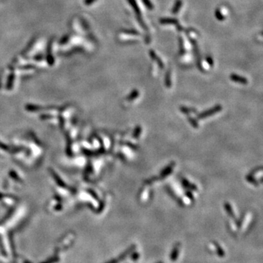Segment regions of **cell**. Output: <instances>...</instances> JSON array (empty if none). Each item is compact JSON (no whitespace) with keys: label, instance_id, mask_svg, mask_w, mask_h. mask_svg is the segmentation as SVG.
<instances>
[{"label":"cell","instance_id":"cell-1","mask_svg":"<svg viewBox=\"0 0 263 263\" xmlns=\"http://www.w3.org/2000/svg\"><path fill=\"white\" fill-rule=\"evenodd\" d=\"M230 78L232 81H235L236 83H241V84H246L248 83V81L246 78H243L242 76H239L236 74H232L230 76Z\"/></svg>","mask_w":263,"mask_h":263},{"label":"cell","instance_id":"cell-2","mask_svg":"<svg viewBox=\"0 0 263 263\" xmlns=\"http://www.w3.org/2000/svg\"><path fill=\"white\" fill-rule=\"evenodd\" d=\"M150 56H151V57L153 59V60H155V61H157L158 64L159 65L160 67L162 68L163 67H164V64H163V63H162V60L160 59L159 56H157V55H156V53H155V52L153 51V50H150Z\"/></svg>","mask_w":263,"mask_h":263},{"label":"cell","instance_id":"cell-3","mask_svg":"<svg viewBox=\"0 0 263 263\" xmlns=\"http://www.w3.org/2000/svg\"><path fill=\"white\" fill-rule=\"evenodd\" d=\"M178 20L175 19H160V23L162 24H178Z\"/></svg>","mask_w":263,"mask_h":263},{"label":"cell","instance_id":"cell-4","mask_svg":"<svg viewBox=\"0 0 263 263\" xmlns=\"http://www.w3.org/2000/svg\"><path fill=\"white\" fill-rule=\"evenodd\" d=\"M181 7H182V1L181 0H177L175 4L174 7L173 9V13L176 14L179 12V10H181Z\"/></svg>","mask_w":263,"mask_h":263},{"label":"cell","instance_id":"cell-5","mask_svg":"<svg viewBox=\"0 0 263 263\" xmlns=\"http://www.w3.org/2000/svg\"><path fill=\"white\" fill-rule=\"evenodd\" d=\"M128 1L130 3V4H131L132 7H133V9L135 10V12L140 15V8H139V7L138 6V4H137L136 1H135V0H128Z\"/></svg>","mask_w":263,"mask_h":263},{"label":"cell","instance_id":"cell-6","mask_svg":"<svg viewBox=\"0 0 263 263\" xmlns=\"http://www.w3.org/2000/svg\"><path fill=\"white\" fill-rule=\"evenodd\" d=\"M215 15H216V19H218V20L223 21V20H224V19H225L223 13H222L219 10H217L216 11Z\"/></svg>","mask_w":263,"mask_h":263},{"label":"cell","instance_id":"cell-7","mask_svg":"<svg viewBox=\"0 0 263 263\" xmlns=\"http://www.w3.org/2000/svg\"><path fill=\"white\" fill-rule=\"evenodd\" d=\"M143 3H144L145 7L148 8V9H149V10L153 9V4L151 2V1H150V0H143Z\"/></svg>","mask_w":263,"mask_h":263},{"label":"cell","instance_id":"cell-8","mask_svg":"<svg viewBox=\"0 0 263 263\" xmlns=\"http://www.w3.org/2000/svg\"><path fill=\"white\" fill-rule=\"evenodd\" d=\"M207 61H208V64L210 65V66H212V65H213V60L211 59V58H210V57H208V58H207Z\"/></svg>","mask_w":263,"mask_h":263}]
</instances>
